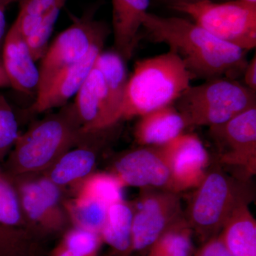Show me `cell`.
Instances as JSON below:
<instances>
[{
    "instance_id": "34",
    "label": "cell",
    "mask_w": 256,
    "mask_h": 256,
    "mask_svg": "<svg viewBox=\"0 0 256 256\" xmlns=\"http://www.w3.org/2000/svg\"><path fill=\"white\" fill-rule=\"evenodd\" d=\"M5 9L0 8V42L2 40L6 28V18L4 14Z\"/></svg>"
},
{
    "instance_id": "28",
    "label": "cell",
    "mask_w": 256,
    "mask_h": 256,
    "mask_svg": "<svg viewBox=\"0 0 256 256\" xmlns=\"http://www.w3.org/2000/svg\"><path fill=\"white\" fill-rule=\"evenodd\" d=\"M60 236V242L80 256H99L104 244L100 234L73 226Z\"/></svg>"
},
{
    "instance_id": "36",
    "label": "cell",
    "mask_w": 256,
    "mask_h": 256,
    "mask_svg": "<svg viewBox=\"0 0 256 256\" xmlns=\"http://www.w3.org/2000/svg\"><path fill=\"white\" fill-rule=\"evenodd\" d=\"M15 0H0V8L6 9L12 3L14 2Z\"/></svg>"
},
{
    "instance_id": "31",
    "label": "cell",
    "mask_w": 256,
    "mask_h": 256,
    "mask_svg": "<svg viewBox=\"0 0 256 256\" xmlns=\"http://www.w3.org/2000/svg\"><path fill=\"white\" fill-rule=\"evenodd\" d=\"M192 256H232L220 234L203 242Z\"/></svg>"
},
{
    "instance_id": "20",
    "label": "cell",
    "mask_w": 256,
    "mask_h": 256,
    "mask_svg": "<svg viewBox=\"0 0 256 256\" xmlns=\"http://www.w3.org/2000/svg\"><path fill=\"white\" fill-rule=\"evenodd\" d=\"M133 214V204L124 200L112 204L108 208L100 235L104 244L110 248L112 256H132Z\"/></svg>"
},
{
    "instance_id": "9",
    "label": "cell",
    "mask_w": 256,
    "mask_h": 256,
    "mask_svg": "<svg viewBox=\"0 0 256 256\" xmlns=\"http://www.w3.org/2000/svg\"><path fill=\"white\" fill-rule=\"evenodd\" d=\"M170 191L144 192L133 204L131 252H148L170 226L183 217L180 198Z\"/></svg>"
},
{
    "instance_id": "24",
    "label": "cell",
    "mask_w": 256,
    "mask_h": 256,
    "mask_svg": "<svg viewBox=\"0 0 256 256\" xmlns=\"http://www.w3.org/2000/svg\"><path fill=\"white\" fill-rule=\"evenodd\" d=\"M193 232L185 218H180L162 234L148 256H192Z\"/></svg>"
},
{
    "instance_id": "33",
    "label": "cell",
    "mask_w": 256,
    "mask_h": 256,
    "mask_svg": "<svg viewBox=\"0 0 256 256\" xmlns=\"http://www.w3.org/2000/svg\"><path fill=\"white\" fill-rule=\"evenodd\" d=\"M48 256H80L58 242L50 250Z\"/></svg>"
},
{
    "instance_id": "17",
    "label": "cell",
    "mask_w": 256,
    "mask_h": 256,
    "mask_svg": "<svg viewBox=\"0 0 256 256\" xmlns=\"http://www.w3.org/2000/svg\"><path fill=\"white\" fill-rule=\"evenodd\" d=\"M74 104L86 132L112 126L108 116L105 82L96 63L77 92Z\"/></svg>"
},
{
    "instance_id": "16",
    "label": "cell",
    "mask_w": 256,
    "mask_h": 256,
    "mask_svg": "<svg viewBox=\"0 0 256 256\" xmlns=\"http://www.w3.org/2000/svg\"><path fill=\"white\" fill-rule=\"evenodd\" d=\"M116 52L126 62L132 58L139 42L140 28L151 0H112Z\"/></svg>"
},
{
    "instance_id": "26",
    "label": "cell",
    "mask_w": 256,
    "mask_h": 256,
    "mask_svg": "<svg viewBox=\"0 0 256 256\" xmlns=\"http://www.w3.org/2000/svg\"><path fill=\"white\" fill-rule=\"evenodd\" d=\"M40 239L22 228L0 225V256H42Z\"/></svg>"
},
{
    "instance_id": "1",
    "label": "cell",
    "mask_w": 256,
    "mask_h": 256,
    "mask_svg": "<svg viewBox=\"0 0 256 256\" xmlns=\"http://www.w3.org/2000/svg\"><path fill=\"white\" fill-rule=\"evenodd\" d=\"M142 28L152 41L168 45L194 78L236 79L246 66V50L222 41L186 18L148 12Z\"/></svg>"
},
{
    "instance_id": "23",
    "label": "cell",
    "mask_w": 256,
    "mask_h": 256,
    "mask_svg": "<svg viewBox=\"0 0 256 256\" xmlns=\"http://www.w3.org/2000/svg\"><path fill=\"white\" fill-rule=\"evenodd\" d=\"M124 186L111 172H94L72 188L74 196L86 197L108 206L121 200Z\"/></svg>"
},
{
    "instance_id": "30",
    "label": "cell",
    "mask_w": 256,
    "mask_h": 256,
    "mask_svg": "<svg viewBox=\"0 0 256 256\" xmlns=\"http://www.w3.org/2000/svg\"><path fill=\"white\" fill-rule=\"evenodd\" d=\"M63 8H57L50 12L42 20L41 24L26 40L34 60H42L48 47V42L56 23Z\"/></svg>"
},
{
    "instance_id": "35",
    "label": "cell",
    "mask_w": 256,
    "mask_h": 256,
    "mask_svg": "<svg viewBox=\"0 0 256 256\" xmlns=\"http://www.w3.org/2000/svg\"><path fill=\"white\" fill-rule=\"evenodd\" d=\"M10 86L9 80L4 70V68L0 66V88Z\"/></svg>"
},
{
    "instance_id": "14",
    "label": "cell",
    "mask_w": 256,
    "mask_h": 256,
    "mask_svg": "<svg viewBox=\"0 0 256 256\" xmlns=\"http://www.w3.org/2000/svg\"><path fill=\"white\" fill-rule=\"evenodd\" d=\"M105 42L96 43L82 60L60 72L43 90L37 92L30 110L42 114L68 104L85 82L98 56L104 50Z\"/></svg>"
},
{
    "instance_id": "6",
    "label": "cell",
    "mask_w": 256,
    "mask_h": 256,
    "mask_svg": "<svg viewBox=\"0 0 256 256\" xmlns=\"http://www.w3.org/2000/svg\"><path fill=\"white\" fill-rule=\"evenodd\" d=\"M170 6L188 15L194 22L222 41L246 52L256 46V4L234 0H175Z\"/></svg>"
},
{
    "instance_id": "12",
    "label": "cell",
    "mask_w": 256,
    "mask_h": 256,
    "mask_svg": "<svg viewBox=\"0 0 256 256\" xmlns=\"http://www.w3.org/2000/svg\"><path fill=\"white\" fill-rule=\"evenodd\" d=\"M160 148L171 174L170 192L197 188L206 175L210 160L198 136L182 133Z\"/></svg>"
},
{
    "instance_id": "21",
    "label": "cell",
    "mask_w": 256,
    "mask_h": 256,
    "mask_svg": "<svg viewBox=\"0 0 256 256\" xmlns=\"http://www.w3.org/2000/svg\"><path fill=\"white\" fill-rule=\"evenodd\" d=\"M220 235L232 256H256V222L248 204L234 210Z\"/></svg>"
},
{
    "instance_id": "2",
    "label": "cell",
    "mask_w": 256,
    "mask_h": 256,
    "mask_svg": "<svg viewBox=\"0 0 256 256\" xmlns=\"http://www.w3.org/2000/svg\"><path fill=\"white\" fill-rule=\"evenodd\" d=\"M74 102L32 124L1 165L10 176L40 174L86 137Z\"/></svg>"
},
{
    "instance_id": "32",
    "label": "cell",
    "mask_w": 256,
    "mask_h": 256,
    "mask_svg": "<svg viewBox=\"0 0 256 256\" xmlns=\"http://www.w3.org/2000/svg\"><path fill=\"white\" fill-rule=\"evenodd\" d=\"M244 85L250 90L256 92V56L252 57L250 62H248L244 74Z\"/></svg>"
},
{
    "instance_id": "10",
    "label": "cell",
    "mask_w": 256,
    "mask_h": 256,
    "mask_svg": "<svg viewBox=\"0 0 256 256\" xmlns=\"http://www.w3.org/2000/svg\"><path fill=\"white\" fill-rule=\"evenodd\" d=\"M119 124L88 132L80 144L66 152L42 174L62 190H72L96 172L101 153L117 137Z\"/></svg>"
},
{
    "instance_id": "27",
    "label": "cell",
    "mask_w": 256,
    "mask_h": 256,
    "mask_svg": "<svg viewBox=\"0 0 256 256\" xmlns=\"http://www.w3.org/2000/svg\"><path fill=\"white\" fill-rule=\"evenodd\" d=\"M67 0H23L14 24L24 38H28L41 24L50 12L64 8Z\"/></svg>"
},
{
    "instance_id": "18",
    "label": "cell",
    "mask_w": 256,
    "mask_h": 256,
    "mask_svg": "<svg viewBox=\"0 0 256 256\" xmlns=\"http://www.w3.org/2000/svg\"><path fill=\"white\" fill-rule=\"evenodd\" d=\"M134 128V138L140 146H160L182 134L188 127L174 104L141 116Z\"/></svg>"
},
{
    "instance_id": "3",
    "label": "cell",
    "mask_w": 256,
    "mask_h": 256,
    "mask_svg": "<svg viewBox=\"0 0 256 256\" xmlns=\"http://www.w3.org/2000/svg\"><path fill=\"white\" fill-rule=\"evenodd\" d=\"M193 78L182 60L170 50L138 60L128 78L121 121L172 105Z\"/></svg>"
},
{
    "instance_id": "7",
    "label": "cell",
    "mask_w": 256,
    "mask_h": 256,
    "mask_svg": "<svg viewBox=\"0 0 256 256\" xmlns=\"http://www.w3.org/2000/svg\"><path fill=\"white\" fill-rule=\"evenodd\" d=\"M10 176L18 190L28 230L33 235L40 239L62 235L72 226L64 206L65 190L42 174Z\"/></svg>"
},
{
    "instance_id": "29",
    "label": "cell",
    "mask_w": 256,
    "mask_h": 256,
    "mask_svg": "<svg viewBox=\"0 0 256 256\" xmlns=\"http://www.w3.org/2000/svg\"><path fill=\"white\" fill-rule=\"evenodd\" d=\"M20 134L14 110L6 97L0 94V164L9 156Z\"/></svg>"
},
{
    "instance_id": "4",
    "label": "cell",
    "mask_w": 256,
    "mask_h": 256,
    "mask_svg": "<svg viewBox=\"0 0 256 256\" xmlns=\"http://www.w3.org/2000/svg\"><path fill=\"white\" fill-rule=\"evenodd\" d=\"M256 92L236 79L210 78L190 86L174 104L188 126L212 127L255 107Z\"/></svg>"
},
{
    "instance_id": "5",
    "label": "cell",
    "mask_w": 256,
    "mask_h": 256,
    "mask_svg": "<svg viewBox=\"0 0 256 256\" xmlns=\"http://www.w3.org/2000/svg\"><path fill=\"white\" fill-rule=\"evenodd\" d=\"M196 188L185 220L203 244L218 235L234 210L248 198L242 182L220 169L206 172Z\"/></svg>"
},
{
    "instance_id": "19",
    "label": "cell",
    "mask_w": 256,
    "mask_h": 256,
    "mask_svg": "<svg viewBox=\"0 0 256 256\" xmlns=\"http://www.w3.org/2000/svg\"><path fill=\"white\" fill-rule=\"evenodd\" d=\"M105 82L107 111L110 126L121 121L122 104L128 82L126 62L116 52H102L96 60Z\"/></svg>"
},
{
    "instance_id": "22",
    "label": "cell",
    "mask_w": 256,
    "mask_h": 256,
    "mask_svg": "<svg viewBox=\"0 0 256 256\" xmlns=\"http://www.w3.org/2000/svg\"><path fill=\"white\" fill-rule=\"evenodd\" d=\"M64 206L70 225L100 234L108 206L100 202L78 196L65 198Z\"/></svg>"
},
{
    "instance_id": "37",
    "label": "cell",
    "mask_w": 256,
    "mask_h": 256,
    "mask_svg": "<svg viewBox=\"0 0 256 256\" xmlns=\"http://www.w3.org/2000/svg\"><path fill=\"white\" fill-rule=\"evenodd\" d=\"M234 1L244 2L249 3V4H256V0H234Z\"/></svg>"
},
{
    "instance_id": "13",
    "label": "cell",
    "mask_w": 256,
    "mask_h": 256,
    "mask_svg": "<svg viewBox=\"0 0 256 256\" xmlns=\"http://www.w3.org/2000/svg\"><path fill=\"white\" fill-rule=\"evenodd\" d=\"M143 146L120 154L110 172L124 186L166 188L170 191L171 174L160 146Z\"/></svg>"
},
{
    "instance_id": "11",
    "label": "cell",
    "mask_w": 256,
    "mask_h": 256,
    "mask_svg": "<svg viewBox=\"0 0 256 256\" xmlns=\"http://www.w3.org/2000/svg\"><path fill=\"white\" fill-rule=\"evenodd\" d=\"M212 137L220 146V163L256 171V106L218 126L210 127Z\"/></svg>"
},
{
    "instance_id": "15",
    "label": "cell",
    "mask_w": 256,
    "mask_h": 256,
    "mask_svg": "<svg viewBox=\"0 0 256 256\" xmlns=\"http://www.w3.org/2000/svg\"><path fill=\"white\" fill-rule=\"evenodd\" d=\"M2 57V67L10 86L28 95L37 92L40 69L26 40L14 24L5 38Z\"/></svg>"
},
{
    "instance_id": "8",
    "label": "cell",
    "mask_w": 256,
    "mask_h": 256,
    "mask_svg": "<svg viewBox=\"0 0 256 256\" xmlns=\"http://www.w3.org/2000/svg\"><path fill=\"white\" fill-rule=\"evenodd\" d=\"M109 33L106 23L94 18V10L76 18L55 38L42 58L37 92L43 90L60 72L82 60L94 44L106 41Z\"/></svg>"
},
{
    "instance_id": "25",
    "label": "cell",
    "mask_w": 256,
    "mask_h": 256,
    "mask_svg": "<svg viewBox=\"0 0 256 256\" xmlns=\"http://www.w3.org/2000/svg\"><path fill=\"white\" fill-rule=\"evenodd\" d=\"M0 225L28 230L18 190L0 164ZM31 233V232H30Z\"/></svg>"
}]
</instances>
